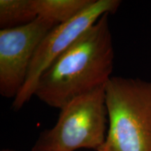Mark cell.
<instances>
[{
  "label": "cell",
  "instance_id": "cell-8",
  "mask_svg": "<svg viewBox=\"0 0 151 151\" xmlns=\"http://www.w3.org/2000/svg\"><path fill=\"white\" fill-rule=\"evenodd\" d=\"M1 151H14V150H3Z\"/></svg>",
  "mask_w": 151,
  "mask_h": 151
},
{
  "label": "cell",
  "instance_id": "cell-5",
  "mask_svg": "<svg viewBox=\"0 0 151 151\" xmlns=\"http://www.w3.org/2000/svg\"><path fill=\"white\" fill-rule=\"evenodd\" d=\"M58 24L38 17L29 23L0 30V94L17 97L39 43Z\"/></svg>",
  "mask_w": 151,
  "mask_h": 151
},
{
  "label": "cell",
  "instance_id": "cell-7",
  "mask_svg": "<svg viewBox=\"0 0 151 151\" xmlns=\"http://www.w3.org/2000/svg\"><path fill=\"white\" fill-rule=\"evenodd\" d=\"M38 18L35 0H0V27L24 25Z\"/></svg>",
  "mask_w": 151,
  "mask_h": 151
},
{
  "label": "cell",
  "instance_id": "cell-6",
  "mask_svg": "<svg viewBox=\"0 0 151 151\" xmlns=\"http://www.w3.org/2000/svg\"><path fill=\"white\" fill-rule=\"evenodd\" d=\"M94 0H35L38 17L60 24L69 21Z\"/></svg>",
  "mask_w": 151,
  "mask_h": 151
},
{
  "label": "cell",
  "instance_id": "cell-4",
  "mask_svg": "<svg viewBox=\"0 0 151 151\" xmlns=\"http://www.w3.org/2000/svg\"><path fill=\"white\" fill-rule=\"evenodd\" d=\"M120 4L119 0H94L74 18L52 28L39 43L25 82L13 101L12 109L20 110L35 96L39 78L44 71L104 14L116 13Z\"/></svg>",
  "mask_w": 151,
  "mask_h": 151
},
{
  "label": "cell",
  "instance_id": "cell-1",
  "mask_svg": "<svg viewBox=\"0 0 151 151\" xmlns=\"http://www.w3.org/2000/svg\"><path fill=\"white\" fill-rule=\"evenodd\" d=\"M109 15L104 14L44 71L35 93L38 99L61 109L106 86L112 77L115 55Z\"/></svg>",
  "mask_w": 151,
  "mask_h": 151
},
{
  "label": "cell",
  "instance_id": "cell-2",
  "mask_svg": "<svg viewBox=\"0 0 151 151\" xmlns=\"http://www.w3.org/2000/svg\"><path fill=\"white\" fill-rule=\"evenodd\" d=\"M105 94L109 128L99 151H151V81L112 76Z\"/></svg>",
  "mask_w": 151,
  "mask_h": 151
},
{
  "label": "cell",
  "instance_id": "cell-3",
  "mask_svg": "<svg viewBox=\"0 0 151 151\" xmlns=\"http://www.w3.org/2000/svg\"><path fill=\"white\" fill-rule=\"evenodd\" d=\"M60 110L55 125L41 133L32 151L101 149L108 118L105 86L76 97Z\"/></svg>",
  "mask_w": 151,
  "mask_h": 151
}]
</instances>
